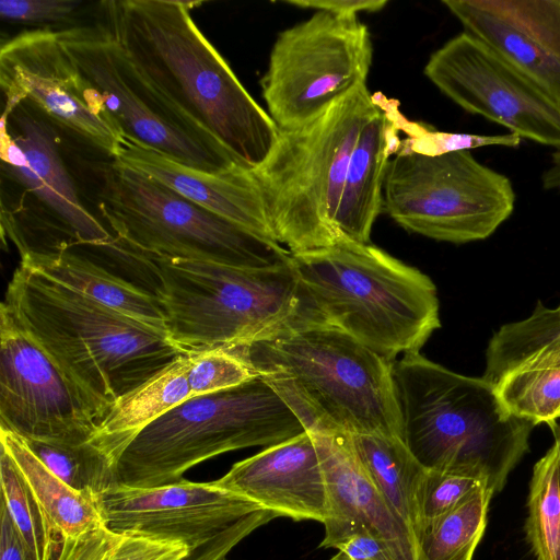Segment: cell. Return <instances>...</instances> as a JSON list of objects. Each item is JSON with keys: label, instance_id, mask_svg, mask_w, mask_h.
I'll return each instance as SVG.
<instances>
[{"label": "cell", "instance_id": "obj_23", "mask_svg": "<svg viewBox=\"0 0 560 560\" xmlns=\"http://www.w3.org/2000/svg\"><path fill=\"white\" fill-rule=\"evenodd\" d=\"M20 264L121 314L165 330V316L152 291L114 275L73 248L51 255H25Z\"/></svg>", "mask_w": 560, "mask_h": 560}, {"label": "cell", "instance_id": "obj_22", "mask_svg": "<svg viewBox=\"0 0 560 560\" xmlns=\"http://www.w3.org/2000/svg\"><path fill=\"white\" fill-rule=\"evenodd\" d=\"M376 105V112L361 129L353 147L335 219L343 238L362 244L369 243L372 226L384 208L387 165L401 143L394 120Z\"/></svg>", "mask_w": 560, "mask_h": 560}, {"label": "cell", "instance_id": "obj_13", "mask_svg": "<svg viewBox=\"0 0 560 560\" xmlns=\"http://www.w3.org/2000/svg\"><path fill=\"white\" fill-rule=\"evenodd\" d=\"M373 57L358 15L316 11L280 32L260 80L268 114L279 130L300 128L365 84Z\"/></svg>", "mask_w": 560, "mask_h": 560}, {"label": "cell", "instance_id": "obj_2", "mask_svg": "<svg viewBox=\"0 0 560 560\" xmlns=\"http://www.w3.org/2000/svg\"><path fill=\"white\" fill-rule=\"evenodd\" d=\"M1 304L79 388L98 423L121 397L186 353L165 330L21 264Z\"/></svg>", "mask_w": 560, "mask_h": 560}, {"label": "cell", "instance_id": "obj_28", "mask_svg": "<svg viewBox=\"0 0 560 560\" xmlns=\"http://www.w3.org/2000/svg\"><path fill=\"white\" fill-rule=\"evenodd\" d=\"M493 492L480 487L423 529L419 546L424 560H472L483 537Z\"/></svg>", "mask_w": 560, "mask_h": 560}, {"label": "cell", "instance_id": "obj_29", "mask_svg": "<svg viewBox=\"0 0 560 560\" xmlns=\"http://www.w3.org/2000/svg\"><path fill=\"white\" fill-rule=\"evenodd\" d=\"M189 552L179 540L100 525L78 536L61 537L55 560H180Z\"/></svg>", "mask_w": 560, "mask_h": 560}, {"label": "cell", "instance_id": "obj_3", "mask_svg": "<svg viewBox=\"0 0 560 560\" xmlns=\"http://www.w3.org/2000/svg\"><path fill=\"white\" fill-rule=\"evenodd\" d=\"M229 350L277 392L307 432L402 438L394 362L342 330L304 320L270 339Z\"/></svg>", "mask_w": 560, "mask_h": 560}, {"label": "cell", "instance_id": "obj_4", "mask_svg": "<svg viewBox=\"0 0 560 560\" xmlns=\"http://www.w3.org/2000/svg\"><path fill=\"white\" fill-rule=\"evenodd\" d=\"M290 262L313 319L388 362L419 352L441 326L431 279L374 245L343 238L291 254Z\"/></svg>", "mask_w": 560, "mask_h": 560}, {"label": "cell", "instance_id": "obj_36", "mask_svg": "<svg viewBox=\"0 0 560 560\" xmlns=\"http://www.w3.org/2000/svg\"><path fill=\"white\" fill-rule=\"evenodd\" d=\"M257 375L242 358L230 350L190 352L187 378L192 397L237 386Z\"/></svg>", "mask_w": 560, "mask_h": 560}, {"label": "cell", "instance_id": "obj_25", "mask_svg": "<svg viewBox=\"0 0 560 560\" xmlns=\"http://www.w3.org/2000/svg\"><path fill=\"white\" fill-rule=\"evenodd\" d=\"M351 446L390 510L419 544L418 490L425 472L401 436L349 435Z\"/></svg>", "mask_w": 560, "mask_h": 560}, {"label": "cell", "instance_id": "obj_30", "mask_svg": "<svg viewBox=\"0 0 560 560\" xmlns=\"http://www.w3.org/2000/svg\"><path fill=\"white\" fill-rule=\"evenodd\" d=\"M493 389L504 409L534 425L555 427L560 418V363L520 366L499 378Z\"/></svg>", "mask_w": 560, "mask_h": 560}, {"label": "cell", "instance_id": "obj_17", "mask_svg": "<svg viewBox=\"0 0 560 560\" xmlns=\"http://www.w3.org/2000/svg\"><path fill=\"white\" fill-rule=\"evenodd\" d=\"M97 505L112 529L179 540L190 550L265 510L213 481L185 479L151 488L116 485L97 497Z\"/></svg>", "mask_w": 560, "mask_h": 560}, {"label": "cell", "instance_id": "obj_39", "mask_svg": "<svg viewBox=\"0 0 560 560\" xmlns=\"http://www.w3.org/2000/svg\"><path fill=\"white\" fill-rule=\"evenodd\" d=\"M281 2L301 9L326 11L341 15L377 12L387 4L386 0H283Z\"/></svg>", "mask_w": 560, "mask_h": 560}, {"label": "cell", "instance_id": "obj_1", "mask_svg": "<svg viewBox=\"0 0 560 560\" xmlns=\"http://www.w3.org/2000/svg\"><path fill=\"white\" fill-rule=\"evenodd\" d=\"M201 2L112 0L101 16L137 68L248 167L272 150L279 128L196 26Z\"/></svg>", "mask_w": 560, "mask_h": 560}, {"label": "cell", "instance_id": "obj_12", "mask_svg": "<svg viewBox=\"0 0 560 560\" xmlns=\"http://www.w3.org/2000/svg\"><path fill=\"white\" fill-rule=\"evenodd\" d=\"M515 199L510 178L470 151L397 153L388 162L383 187L384 209L397 224L454 244L492 235L511 217Z\"/></svg>", "mask_w": 560, "mask_h": 560}, {"label": "cell", "instance_id": "obj_27", "mask_svg": "<svg viewBox=\"0 0 560 560\" xmlns=\"http://www.w3.org/2000/svg\"><path fill=\"white\" fill-rule=\"evenodd\" d=\"M549 362H560V306L538 302L527 318L505 324L492 336L482 378L493 386L512 370Z\"/></svg>", "mask_w": 560, "mask_h": 560}, {"label": "cell", "instance_id": "obj_7", "mask_svg": "<svg viewBox=\"0 0 560 560\" xmlns=\"http://www.w3.org/2000/svg\"><path fill=\"white\" fill-rule=\"evenodd\" d=\"M376 109L363 84L315 120L279 130L267 159L253 168L275 238L291 254L343 240L335 219L348 164L361 129Z\"/></svg>", "mask_w": 560, "mask_h": 560}, {"label": "cell", "instance_id": "obj_5", "mask_svg": "<svg viewBox=\"0 0 560 560\" xmlns=\"http://www.w3.org/2000/svg\"><path fill=\"white\" fill-rule=\"evenodd\" d=\"M402 440L428 470H459L502 491L528 450L533 423L510 415L482 377L453 372L420 354L393 363Z\"/></svg>", "mask_w": 560, "mask_h": 560}, {"label": "cell", "instance_id": "obj_20", "mask_svg": "<svg viewBox=\"0 0 560 560\" xmlns=\"http://www.w3.org/2000/svg\"><path fill=\"white\" fill-rule=\"evenodd\" d=\"M213 482L280 517L324 524L331 515L324 470L307 431L235 463Z\"/></svg>", "mask_w": 560, "mask_h": 560}, {"label": "cell", "instance_id": "obj_11", "mask_svg": "<svg viewBox=\"0 0 560 560\" xmlns=\"http://www.w3.org/2000/svg\"><path fill=\"white\" fill-rule=\"evenodd\" d=\"M57 130L26 102L3 109L2 172L40 205L36 211L1 212L2 238H10L21 257L78 246L105 247L115 241L83 203L62 158Z\"/></svg>", "mask_w": 560, "mask_h": 560}, {"label": "cell", "instance_id": "obj_33", "mask_svg": "<svg viewBox=\"0 0 560 560\" xmlns=\"http://www.w3.org/2000/svg\"><path fill=\"white\" fill-rule=\"evenodd\" d=\"M1 501L7 506L30 560H51L60 538L20 474L13 459L1 448Z\"/></svg>", "mask_w": 560, "mask_h": 560}, {"label": "cell", "instance_id": "obj_43", "mask_svg": "<svg viewBox=\"0 0 560 560\" xmlns=\"http://www.w3.org/2000/svg\"><path fill=\"white\" fill-rule=\"evenodd\" d=\"M221 560H228V559H226V558H224V559H221Z\"/></svg>", "mask_w": 560, "mask_h": 560}, {"label": "cell", "instance_id": "obj_42", "mask_svg": "<svg viewBox=\"0 0 560 560\" xmlns=\"http://www.w3.org/2000/svg\"><path fill=\"white\" fill-rule=\"evenodd\" d=\"M552 430L555 433V442L553 443L557 445L558 453H559V471H560V428L555 425V427H552Z\"/></svg>", "mask_w": 560, "mask_h": 560}, {"label": "cell", "instance_id": "obj_10", "mask_svg": "<svg viewBox=\"0 0 560 560\" xmlns=\"http://www.w3.org/2000/svg\"><path fill=\"white\" fill-rule=\"evenodd\" d=\"M57 34L122 139L207 173L242 165L137 68L102 18Z\"/></svg>", "mask_w": 560, "mask_h": 560}, {"label": "cell", "instance_id": "obj_38", "mask_svg": "<svg viewBox=\"0 0 560 560\" xmlns=\"http://www.w3.org/2000/svg\"><path fill=\"white\" fill-rule=\"evenodd\" d=\"M277 517L279 516L273 511L267 509L259 511L237 522L206 544L191 549L190 552L180 560L224 559L245 537Z\"/></svg>", "mask_w": 560, "mask_h": 560}, {"label": "cell", "instance_id": "obj_6", "mask_svg": "<svg viewBox=\"0 0 560 560\" xmlns=\"http://www.w3.org/2000/svg\"><path fill=\"white\" fill-rule=\"evenodd\" d=\"M139 258L153 275L167 338L185 352L245 347L313 320L290 261L246 268Z\"/></svg>", "mask_w": 560, "mask_h": 560}, {"label": "cell", "instance_id": "obj_40", "mask_svg": "<svg viewBox=\"0 0 560 560\" xmlns=\"http://www.w3.org/2000/svg\"><path fill=\"white\" fill-rule=\"evenodd\" d=\"M0 560H30L10 513L0 505Z\"/></svg>", "mask_w": 560, "mask_h": 560}, {"label": "cell", "instance_id": "obj_41", "mask_svg": "<svg viewBox=\"0 0 560 560\" xmlns=\"http://www.w3.org/2000/svg\"><path fill=\"white\" fill-rule=\"evenodd\" d=\"M541 184L545 190L560 191V150L552 152L550 165L541 175Z\"/></svg>", "mask_w": 560, "mask_h": 560}, {"label": "cell", "instance_id": "obj_16", "mask_svg": "<svg viewBox=\"0 0 560 560\" xmlns=\"http://www.w3.org/2000/svg\"><path fill=\"white\" fill-rule=\"evenodd\" d=\"M0 429L24 440L91 441L98 419L79 388L0 305Z\"/></svg>", "mask_w": 560, "mask_h": 560}, {"label": "cell", "instance_id": "obj_8", "mask_svg": "<svg viewBox=\"0 0 560 560\" xmlns=\"http://www.w3.org/2000/svg\"><path fill=\"white\" fill-rule=\"evenodd\" d=\"M305 431L277 392L257 375L192 397L144 427L117 462L118 483L151 488L178 482L189 468L217 455L268 447Z\"/></svg>", "mask_w": 560, "mask_h": 560}, {"label": "cell", "instance_id": "obj_14", "mask_svg": "<svg viewBox=\"0 0 560 560\" xmlns=\"http://www.w3.org/2000/svg\"><path fill=\"white\" fill-rule=\"evenodd\" d=\"M425 77L464 110L560 150V105L491 48L463 32L435 50Z\"/></svg>", "mask_w": 560, "mask_h": 560}, {"label": "cell", "instance_id": "obj_31", "mask_svg": "<svg viewBox=\"0 0 560 560\" xmlns=\"http://www.w3.org/2000/svg\"><path fill=\"white\" fill-rule=\"evenodd\" d=\"M526 540L536 560H560V471L553 443L534 465L527 498Z\"/></svg>", "mask_w": 560, "mask_h": 560}, {"label": "cell", "instance_id": "obj_18", "mask_svg": "<svg viewBox=\"0 0 560 560\" xmlns=\"http://www.w3.org/2000/svg\"><path fill=\"white\" fill-rule=\"evenodd\" d=\"M464 32L560 105V0H443Z\"/></svg>", "mask_w": 560, "mask_h": 560}, {"label": "cell", "instance_id": "obj_37", "mask_svg": "<svg viewBox=\"0 0 560 560\" xmlns=\"http://www.w3.org/2000/svg\"><path fill=\"white\" fill-rule=\"evenodd\" d=\"M90 4L78 0H1L0 18L9 23L61 32L85 24L80 16L90 10Z\"/></svg>", "mask_w": 560, "mask_h": 560}, {"label": "cell", "instance_id": "obj_32", "mask_svg": "<svg viewBox=\"0 0 560 560\" xmlns=\"http://www.w3.org/2000/svg\"><path fill=\"white\" fill-rule=\"evenodd\" d=\"M24 441L54 475L80 492L97 498L104 491L119 485L116 463L92 441Z\"/></svg>", "mask_w": 560, "mask_h": 560}, {"label": "cell", "instance_id": "obj_21", "mask_svg": "<svg viewBox=\"0 0 560 560\" xmlns=\"http://www.w3.org/2000/svg\"><path fill=\"white\" fill-rule=\"evenodd\" d=\"M113 160L159 180L209 212L277 242L253 168L236 165L224 172L207 173L125 139Z\"/></svg>", "mask_w": 560, "mask_h": 560}, {"label": "cell", "instance_id": "obj_34", "mask_svg": "<svg viewBox=\"0 0 560 560\" xmlns=\"http://www.w3.org/2000/svg\"><path fill=\"white\" fill-rule=\"evenodd\" d=\"M373 97L392 117L398 130L408 136L401 140L398 153H419L434 156L489 145L516 148L521 143V138L510 132L485 136L439 131L423 124L408 121L398 110L397 103L388 100L383 94L376 93L373 94Z\"/></svg>", "mask_w": 560, "mask_h": 560}, {"label": "cell", "instance_id": "obj_24", "mask_svg": "<svg viewBox=\"0 0 560 560\" xmlns=\"http://www.w3.org/2000/svg\"><path fill=\"white\" fill-rule=\"evenodd\" d=\"M190 352L176 358L141 386L121 397L98 423L91 440L117 465L131 440L149 423L192 398L187 378Z\"/></svg>", "mask_w": 560, "mask_h": 560}, {"label": "cell", "instance_id": "obj_35", "mask_svg": "<svg viewBox=\"0 0 560 560\" xmlns=\"http://www.w3.org/2000/svg\"><path fill=\"white\" fill-rule=\"evenodd\" d=\"M480 487L489 488L487 480L470 472L425 469L417 497L420 536L428 524L455 508Z\"/></svg>", "mask_w": 560, "mask_h": 560}, {"label": "cell", "instance_id": "obj_26", "mask_svg": "<svg viewBox=\"0 0 560 560\" xmlns=\"http://www.w3.org/2000/svg\"><path fill=\"white\" fill-rule=\"evenodd\" d=\"M0 443L1 448L13 459L59 538L78 536L105 525L97 498L71 488L54 475L21 436L0 429Z\"/></svg>", "mask_w": 560, "mask_h": 560}, {"label": "cell", "instance_id": "obj_19", "mask_svg": "<svg viewBox=\"0 0 560 560\" xmlns=\"http://www.w3.org/2000/svg\"><path fill=\"white\" fill-rule=\"evenodd\" d=\"M310 434L324 470L331 509L319 547L335 549L351 535L368 532L385 542L394 560H424L418 541L361 465L348 434Z\"/></svg>", "mask_w": 560, "mask_h": 560}, {"label": "cell", "instance_id": "obj_9", "mask_svg": "<svg viewBox=\"0 0 560 560\" xmlns=\"http://www.w3.org/2000/svg\"><path fill=\"white\" fill-rule=\"evenodd\" d=\"M97 200L115 238L142 255L246 268L290 261L291 253L279 243L209 212L116 160L102 170Z\"/></svg>", "mask_w": 560, "mask_h": 560}, {"label": "cell", "instance_id": "obj_15", "mask_svg": "<svg viewBox=\"0 0 560 560\" xmlns=\"http://www.w3.org/2000/svg\"><path fill=\"white\" fill-rule=\"evenodd\" d=\"M0 84L4 109L21 102L59 130L115 159L122 138L102 100L62 46L57 32L31 30L1 45Z\"/></svg>", "mask_w": 560, "mask_h": 560}]
</instances>
